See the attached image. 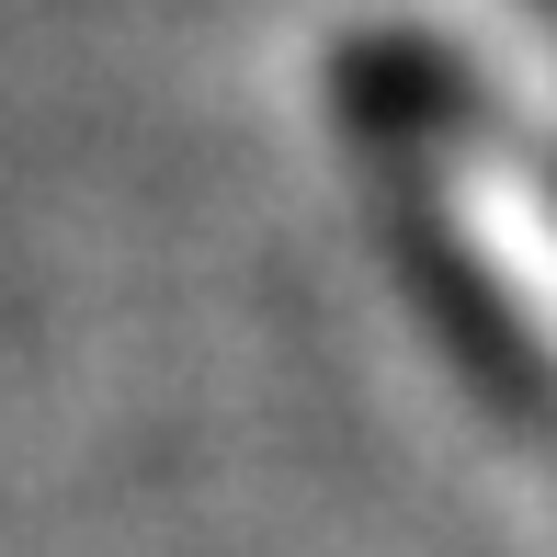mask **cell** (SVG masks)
I'll list each match as a JSON object with an SVG mask.
<instances>
[{"mask_svg":"<svg viewBox=\"0 0 557 557\" xmlns=\"http://www.w3.org/2000/svg\"><path fill=\"white\" fill-rule=\"evenodd\" d=\"M342 125L364 148H387L398 171H421L433 148L490 125V91H478V69H455L444 46L375 35V46H342Z\"/></svg>","mask_w":557,"mask_h":557,"instance_id":"obj_2","label":"cell"},{"mask_svg":"<svg viewBox=\"0 0 557 557\" xmlns=\"http://www.w3.org/2000/svg\"><path fill=\"white\" fill-rule=\"evenodd\" d=\"M375 227H387V262H398V285H410V308L433 319V342L455 352V375H467L500 421H557V352L523 331V308L478 273V250L455 239V216L421 194V171L387 183Z\"/></svg>","mask_w":557,"mask_h":557,"instance_id":"obj_1","label":"cell"},{"mask_svg":"<svg viewBox=\"0 0 557 557\" xmlns=\"http://www.w3.org/2000/svg\"><path fill=\"white\" fill-rule=\"evenodd\" d=\"M546 12H557V0H546Z\"/></svg>","mask_w":557,"mask_h":557,"instance_id":"obj_3","label":"cell"}]
</instances>
